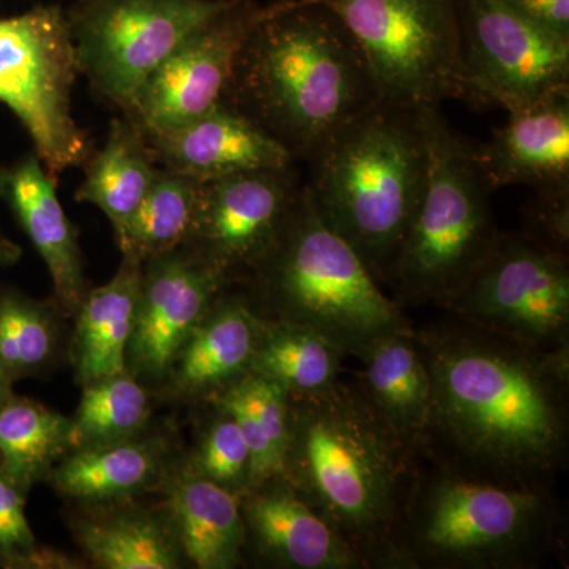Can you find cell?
<instances>
[{
    "label": "cell",
    "instance_id": "obj_1",
    "mask_svg": "<svg viewBox=\"0 0 569 569\" xmlns=\"http://www.w3.org/2000/svg\"><path fill=\"white\" fill-rule=\"evenodd\" d=\"M432 383L419 458L463 477L552 488L569 448V347L542 350L449 316L415 328Z\"/></svg>",
    "mask_w": 569,
    "mask_h": 569
},
{
    "label": "cell",
    "instance_id": "obj_2",
    "mask_svg": "<svg viewBox=\"0 0 569 569\" xmlns=\"http://www.w3.org/2000/svg\"><path fill=\"white\" fill-rule=\"evenodd\" d=\"M419 456L367 402L356 381L290 396L283 478L365 560L407 569L400 526Z\"/></svg>",
    "mask_w": 569,
    "mask_h": 569
},
{
    "label": "cell",
    "instance_id": "obj_3",
    "mask_svg": "<svg viewBox=\"0 0 569 569\" xmlns=\"http://www.w3.org/2000/svg\"><path fill=\"white\" fill-rule=\"evenodd\" d=\"M380 100L365 52L316 0H279L247 37L223 102L309 162Z\"/></svg>",
    "mask_w": 569,
    "mask_h": 569
},
{
    "label": "cell",
    "instance_id": "obj_4",
    "mask_svg": "<svg viewBox=\"0 0 569 569\" xmlns=\"http://www.w3.org/2000/svg\"><path fill=\"white\" fill-rule=\"evenodd\" d=\"M306 182L321 219L391 287L408 227L425 192L427 148L419 110L370 104L309 160Z\"/></svg>",
    "mask_w": 569,
    "mask_h": 569
},
{
    "label": "cell",
    "instance_id": "obj_5",
    "mask_svg": "<svg viewBox=\"0 0 569 569\" xmlns=\"http://www.w3.org/2000/svg\"><path fill=\"white\" fill-rule=\"evenodd\" d=\"M561 538L550 488L481 481L419 458L400 526L407 569L538 568Z\"/></svg>",
    "mask_w": 569,
    "mask_h": 569
},
{
    "label": "cell",
    "instance_id": "obj_6",
    "mask_svg": "<svg viewBox=\"0 0 569 569\" xmlns=\"http://www.w3.org/2000/svg\"><path fill=\"white\" fill-rule=\"evenodd\" d=\"M238 282L266 320L306 326L361 359L381 337L411 325L353 247L321 219L305 183L287 227Z\"/></svg>",
    "mask_w": 569,
    "mask_h": 569
},
{
    "label": "cell",
    "instance_id": "obj_7",
    "mask_svg": "<svg viewBox=\"0 0 569 569\" xmlns=\"http://www.w3.org/2000/svg\"><path fill=\"white\" fill-rule=\"evenodd\" d=\"M427 148L425 192L392 271L400 305H432L455 298L492 252L500 231L477 144L456 132L440 108H419Z\"/></svg>",
    "mask_w": 569,
    "mask_h": 569
},
{
    "label": "cell",
    "instance_id": "obj_8",
    "mask_svg": "<svg viewBox=\"0 0 569 569\" xmlns=\"http://www.w3.org/2000/svg\"><path fill=\"white\" fill-rule=\"evenodd\" d=\"M365 52L380 99L413 108L477 104L460 40L458 0H316Z\"/></svg>",
    "mask_w": 569,
    "mask_h": 569
},
{
    "label": "cell",
    "instance_id": "obj_9",
    "mask_svg": "<svg viewBox=\"0 0 569 569\" xmlns=\"http://www.w3.org/2000/svg\"><path fill=\"white\" fill-rule=\"evenodd\" d=\"M78 73L62 7L37 6L0 18V103L20 119L37 157L54 179L92 156L88 133L71 112Z\"/></svg>",
    "mask_w": 569,
    "mask_h": 569
},
{
    "label": "cell",
    "instance_id": "obj_10",
    "mask_svg": "<svg viewBox=\"0 0 569 569\" xmlns=\"http://www.w3.org/2000/svg\"><path fill=\"white\" fill-rule=\"evenodd\" d=\"M231 0H78L69 11L78 71L127 114L138 92L190 33Z\"/></svg>",
    "mask_w": 569,
    "mask_h": 569
},
{
    "label": "cell",
    "instance_id": "obj_11",
    "mask_svg": "<svg viewBox=\"0 0 569 569\" xmlns=\"http://www.w3.org/2000/svg\"><path fill=\"white\" fill-rule=\"evenodd\" d=\"M441 310L527 346L569 347L568 257L523 233H500L489 257Z\"/></svg>",
    "mask_w": 569,
    "mask_h": 569
},
{
    "label": "cell",
    "instance_id": "obj_12",
    "mask_svg": "<svg viewBox=\"0 0 569 569\" xmlns=\"http://www.w3.org/2000/svg\"><path fill=\"white\" fill-rule=\"evenodd\" d=\"M468 84L503 110L569 92V39L538 28L505 0H458Z\"/></svg>",
    "mask_w": 569,
    "mask_h": 569
},
{
    "label": "cell",
    "instance_id": "obj_13",
    "mask_svg": "<svg viewBox=\"0 0 569 569\" xmlns=\"http://www.w3.org/2000/svg\"><path fill=\"white\" fill-rule=\"evenodd\" d=\"M271 9L272 3L231 0L153 71L127 118L144 134H157L193 121L222 103L242 44Z\"/></svg>",
    "mask_w": 569,
    "mask_h": 569
},
{
    "label": "cell",
    "instance_id": "obj_14",
    "mask_svg": "<svg viewBox=\"0 0 569 569\" xmlns=\"http://www.w3.org/2000/svg\"><path fill=\"white\" fill-rule=\"evenodd\" d=\"M305 183L295 164L201 181L192 242L234 280L263 260L287 227Z\"/></svg>",
    "mask_w": 569,
    "mask_h": 569
},
{
    "label": "cell",
    "instance_id": "obj_15",
    "mask_svg": "<svg viewBox=\"0 0 569 569\" xmlns=\"http://www.w3.org/2000/svg\"><path fill=\"white\" fill-rule=\"evenodd\" d=\"M233 277L182 246L142 264L140 295L127 351V369L152 378L170 372L176 355Z\"/></svg>",
    "mask_w": 569,
    "mask_h": 569
},
{
    "label": "cell",
    "instance_id": "obj_16",
    "mask_svg": "<svg viewBox=\"0 0 569 569\" xmlns=\"http://www.w3.org/2000/svg\"><path fill=\"white\" fill-rule=\"evenodd\" d=\"M247 550L269 567L367 569L347 541L283 477L241 496Z\"/></svg>",
    "mask_w": 569,
    "mask_h": 569
},
{
    "label": "cell",
    "instance_id": "obj_17",
    "mask_svg": "<svg viewBox=\"0 0 569 569\" xmlns=\"http://www.w3.org/2000/svg\"><path fill=\"white\" fill-rule=\"evenodd\" d=\"M146 138L162 168L198 181L296 163L271 134L224 103L181 127Z\"/></svg>",
    "mask_w": 569,
    "mask_h": 569
},
{
    "label": "cell",
    "instance_id": "obj_18",
    "mask_svg": "<svg viewBox=\"0 0 569 569\" xmlns=\"http://www.w3.org/2000/svg\"><path fill=\"white\" fill-rule=\"evenodd\" d=\"M508 122L477 156L490 190L527 186L569 189V92L508 112Z\"/></svg>",
    "mask_w": 569,
    "mask_h": 569
},
{
    "label": "cell",
    "instance_id": "obj_19",
    "mask_svg": "<svg viewBox=\"0 0 569 569\" xmlns=\"http://www.w3.org/2000/svg\"><path fill=\"white\" fill-rule=\"evenodd\" d=\"M54 181L37 153H29L7 170L2 198L47 264L59 306L74 316L88 287L77 230L63 211Z\"/></svg>",
    "mask_w": 569,
    "mask_h": 569
},
{
    "label": "cell",
    "instance_id": "obj_20",
    "mask_svg": "<svg viewBox=\"0 0 569 569\" xmlns=\"http://www.w3.org/2000/svg\"><path fill=\"white\" fill-rule=\"evenodd\" d=\"M230 284L217 296L170 367L168 376L183 395L212 399L250 372L260 317L246 293L230 291Z\"/></svg>",
    "mask_w": 569,
    "mask_h": 569
},
{
    "label": "cell",
    "instance_id": "obj_21",
    "mask_svg": "<svg viewBox=\"0 0 569 569\" xmlns=\"http://www.w3.org/2000/svg\"><path fill=\"white\" fill-rule=\"evenodd\" d=\"M355 381L367 402L411 451H421L432 407L429 369L411 325L377 340Z\"/></svg>",
    "mask_w": 569,
    "mask_h": 569
},
{
    "label": "cell",
    "instance_id": "obj_22",
    "mask_svg": "<svg viewBox=\"0 0 569 569\" xmlns=\"http://www.w3.org/2000/svg\"><path fill=\"white\" fill-rule=\"evenodd\" d=\"M171 531L194 567L231 569L244 561L241 496L186 468L168 489Z\"/></svg>",
    "mask_w": 569,
    "mask_h": 569
},
{
    "label": "cell",
    "instance_id": "obj_23",
    "mask_svg": "<svg viewBox=\"0 0 569 569\" xmlns=\"http://www.w3.org/2000/svg\"><path fill=\"white\" fill-rule=\"evenodd\" d=\"M141 261L123 257L110 282L88 291L77 310L71 361L81 387L127 372V351L140 295Z\"/></svg>",
    "mask_w": 569,
    "mask_h": 569
},
{
    "label": "cell",
    "instance_id": "obj_24",
    "mask_svg": "<svg viewBox=\"0 0 569 569\" xmlns=\"http://www.w3.org/2000/svg\"><path fill=\"white\" fill-rule=\"evenodd\" d=\"M144 132L132 119L111 122L107 141L86 162V176L74 200L99 208L114 234L129 223L151 189L159 168Z\"/></svg>",
    "mask_w": 569,
    "mask_h": 569
},
{
    "label": "cell",
    "instance_id": "obj_25",
    "mask_svg": "<svg viewBox=\"0 0 569 569\" xmlns=\"http://www.w3.org/2000/svg\"><path fill=\"white\" fill-rule=\"evenodd\" d=\"M159 466L156 445L130 438L71 451L48 478L66 497L82 503H107L148 488Z\"/></svg>",
    "mask_w": 569,
    "mask_h": 569
},
{
    "label": "cell",
    "instance_id": "obj_26",
    "mask_svg": "<svg viewBox=\"0 0 569 569\" xmlns=\"http://www.w3.org/2000/svg\"><path fill=\"white\" fill-rule=\"evenodd\" d=\"M347 358L306 326L260 317L250 372L274 381L288 396L313 395L340 380Z\"/></svg>",
    "mask_w": 569,
    "mask_h": 569
},
{
    "label": "cell",
    "instance_id": "obj_27",
    "mask_svg": "<svg viewBox=\"0 0 569 569\" xmlns=\"http://www.w3.org/2000/svg\"><path fill=\"white\" fill-rule=\"evenodd\" d=\"M241 427L252 458L250 488L283 477L290 438V396L269 378L249 372L209 399Z\"/></svg>",
    "mask_w": 569,
    "mask_h": 569
},
{
    "label": "cell",
    "instance_id": "obj_28",
    "mask_svg": "<svg viewBox=\"0 0 569 569\" xmlns=\"http://www.w3.org/2000/svg\"><path fill=\"white\" fill-rule=\"evenodd\" d=\"M201 181L159 168L151 189L129 223L116 234L123 257L146 263L192 242Z\"/></svg>",
    "mask_w": 569,
    "mask_h": 569
},
{
    "label": "cell",
    "instance_id": "obj_29",
    "mask_svg": "<svg viewBox=\"0 0 569 569\" xmlns=\"http://www.w3.org/2000/svg\"><path fill=\"white\" fill-rule=\"evenodd\" d=\"M70 451V418L28 397H10L0 411V466L22 492L50 477Z\"/></svg>",
    "mask_w": 569,
    "mask_h": 569
},
{
    "label": "cell",
    "instance_id": "obj_30",
    "mask_svg": "<svg viewBox=\"0 0 569 569\" xmlns=\"http://www.w3.org/2000/svg\"><path fill=\"white\" fill-rule=\"evenodd\" d=\"M74 537L100 568L174 569L181 565L171 527L140 512L78 520Z\"/></svg>",
    "mask_w": 569,
    "mask_h": 569
},
{
    "label": "cell",
    "instance_id": "obj_31",
    "mask_svg": "<svg viewBox=\"0 0 569 569\" xmlns=\"http://www.w3.org/2000/svg\"><path fill=\"white\" fill-rule=\"evenodd\" d=\"M149 413L148 392L130 370L84 385L77 413L70 418L71 451L130 440L146 426Z\"/></svg>",
    "mask_w": 569,
    "mask_h": 569
},
{
    "label": "cell",
    "instance_id": "obj_32",
    "mask_svg": "<svg viewBox=\"0 0 569 569\" xmlns=\"http://www.w3.org/2000/svg\"><path fill=\"white\" fill-rule=\"evenodd\" d=\"M51 307L14 290H0V366L14 381L40 372L58 350Z\"/></svg>",
    "mask_w": 569,
    "mask_h": 569
},
{
    "label": "cell",
    "instance_id": "obj_33",
    "mask_svg": "<svg viewBox=\"0 0 569 569\" xmlns=\"http://www.w3.org/2000/svg\"><path fill=\"white\" fill-rule=\"evenodd\" d=\"M213 417L206 425L190 468L198 475L242 496L250 488L249 445L241 427L227 410L211 402Z\"/></svg>",
    "mask_w": 569,
    "mask_h": 569
},
{
    "label": "cell",
    "instance_id": "obj_34",
    "mask_svg": "<svg viewBox=\"0 0 569 569\" xmlns=\"http://www.w3.org/2000/svg\"><path fill=\"white\" fill-rule=\"evenodd\" d=\"M26 492L0 466V565L7 568L61 567L50 550H41L24 511Z\"/></svg>",
    "mask_w": 569,
    "mask_h": 569
},
{
    "label": "cell",
    "instance_id": "obj_35",
    "mask_svg": "<svg viewBox=\"0 0 569 569\" xmlns=\"http://www.w3.org/2000/svg\"><path fill=\"white\" fill-rule=\"evenodd\" d=\"M538 244L565 254L569 252V189L533 192L523 208V230Z\"/></svg>",
    "mask_w": 569,
    "mask_h": 569
},
{
    "label": "cell",
    "instance_id": "obj_36",
    "mask_svg": "<svg viewBox=\"0 0 569 569\" xmlns=\"http://www.w3.org/2000/svg\"><path fill=\"white\" fill-rule=\"evenodd\" d=\"M538 28L569 39V0H505Z\"/></svg>",
    "mask_w": 569,
    "mask_h": 569
},
{
    "label": "cell",
    "instance_id": "obj_37",
    "mask_svg": "<svg viewBox=\"0 0 569 569\" xmlns=\"http://www.w3.org/2000/svg\"><path fill=\"white\" fill-rule=\"evenodd\" d=\"M21 257V249L13 242L0 238V266L17 263Z\"/></svg>",
    "mask_w": 569,
    "mask_h": 569
},
{
    "label": "cell",
    "instance_id": "obj_38",
    "mask_svg": "<svg viewBox=\"0 0 569 569\" xmlns=\"http://www.w3.org/2000/svg\"><path fill=\"white\" fill-rule=\"evenodd\" d=\"M13 383V378H11L9 373L3 370V367L0 366V411H2V408L7 406L10 397L14 395Z\"/></svg>",
    "mask_w": 569,
    "mask_h": 569
},
{
    "label": "cell",
    "instance_id": "obj_39",
    "mask_svg": "<svg viewBox=\"0 0 569 569\" xmlns=\"http://www.w3.org/2000/svg\"><path fill=\"white\" fill-rule=\"evenodd\" d=\"M6 174H7V170H3V168H0V198H2L3 186H6Z\"/></svg>",
    "mask_w": 569,
    "mask_h": 569
}]
</instances>
